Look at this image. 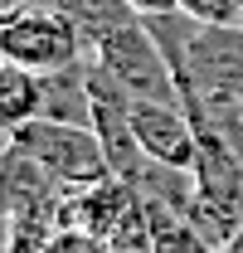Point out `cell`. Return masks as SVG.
I'll return each instance as SVG.
<instances>
[{
	"label": "cell",
	"instance_id": "1",
	"mask_svg": "<svg viewBox=\"0 0 243 253\" xmlns=\"http://www.w3.org/2000/svg\"><path fill=\"white\" fill-rule=\"evenodd\" d=\"M10 146L25 156L68 195V190H88L112 175V166L102 156V141L92 126L78 122H54V117H34L25 126H10Z\"/></svg>",
	"mask_w": 243,
	"mask_h": 253
},
{
	"label": "cell",
	"instance_id": "2",
	"mask_svg": "<svg viewBox=\"0 0 243 253\" xmlns=\"http://www.w3.org/2000/svg\"><path fill=\"white\" fill-rule=\"evenodd\" d=\"M83 20L63 5H20V10H5V25H0V54L10 63H25L34 73H68L83 63Z\"/></svg>",
	"mask_w": 243,
	"mask_h": 253
},
{
	"label": "cell",
	"instance_id": "3",
	"mask_svg": "<svg viewBox=\"0 0 243 253\" xmlns=\"http://www.w3.org/2000/svg\"><path fill=\"white\" fill-rule=\"evenodd\" d=\"M131 131L141 141V151L161 166L195 170L200 161V131L190 122V112L175 102H131Z\"/></svg>",
	"mask_w": 243,
	"mask_h": 253
},
{
	"label": "cell",
	"instance_id": "4",
	"mask_svg": "<svg viewBox=\"0 0 243 253\" xmlns=\"http://www.w3.org/2000/svg\"><path fill=\"white\" fill-rule=\"evenodd\" d=\"M136 190L117 180V175H107V180H97L88 190H68L59 200V229H78V234H92V239H112L117 234V224L136 210Z\"/></svg>",
	"mask_w": 243,
	"mask_h": 253
},
{
	"label": "cell",
	"instance_id": "5",
	"mask_svg": "<svg viewBox=\"0 0 243 253\" xmlns=\"http://www.w3.org/2000/svg\"><path fill=\"white\" fill-rule=\"evenodd\" d=\"M0 117L5 126H25L44 117V73H34L25 63H0Z\"/></svg>",
	"mask_w": 243,
	"mask_h": 253
},
{
	"label": "cell",
	"instance_id": "6",
	"mask_svg": "<svg viewBox=\"0 0 243 253\" xmlns=\"http://www.w3.org/2000/svg\"><path fill=\"white\" fill-rule=\"evenodd\" d=\"M146 214H151V234H156V253H219L195 229V224L185 219V214H170V210H156L146 205Z\"/></svg>",
	"mask_w": 243,
	"mask_h": 253
},
{
	"label": "cell",
	"instance_id": "7",
	"mask_svg": "<svg viewBox=\"0 0 243 253\" xmlns=\"http://www.w3.org/2000/svg\"><path fill=\"white\" fill-rule=\"evenodd\" d=\"M180 15L200 25H239L243 5L239 0H180Z\"/></svg>",
	"mask_w": 243,
	"mask_h": 253
},
{
	"label": "cell",
	"instance_id": "8",
	"mask_svg": "<svg viewBox=\"0 0 243 253\" xmlns=\"http://www.w3.org/2000/svg\"><path fill=\"white\" fill-rule=\"evenodd\" d=\"M44 253H107V244L92 239V234H78V229H59Z\"/></svg>",
	"mask_w": 243,
	"mask_h": 253
},
{
	"label": "cell",
	"instance_id": "9",
	"mask_svg": "<svg viewBox=\"0 0 243 253\" xmlns=\"http://www.w3.org/2000/svg\"><path fill=\"white\" fill-rule=\"evenodd\" d=\"M131 15L141 20H161V15H180V0H122Z\"/></svg>",
	"mask_w": 243,
	"mask_h": 253
},
{
	"label": "cell",
	"instance_id": "10",
	"mask_svg": "<svg viewBox=\"0 0 243 253\" xmlns=\"http://www.w3.org/2000/svg\"><path fill=\"white\" fill-rule=\"evenodd\" d=\"M219 253H243V229H239V234H234V244H224V249H219Z\"/></svg>",
	"mask_w": 243,
	"mask_h": 253
},
{
	"label": "cell",
	"instance_id": "11",
	"mask_svg": "<svg viewBox=\"0 0 243 253\" xmlns=\"http://www.w3.org/2000/svg\"><path fill=\"white\" fill-rule=\"evenodd\" d=\"M239 30H243V15H239Z\"/></svg>",
	"mask_w": 243,
	"mask_h": 253
},
{
	"label": "cell",
	"instance_id": "12",
	"mask_svg": "<svg viewBox=\"0 0 243 253\" xmlns=\"http://www.w3.org/2000/svg\"><path fill=\"white\" fill-rule=\"evenodd\" d=\"M239 5H243V0H239Z\"/></svg>",
	"mask_w": 243,
	"mask_h": 253
}]
</instances>
